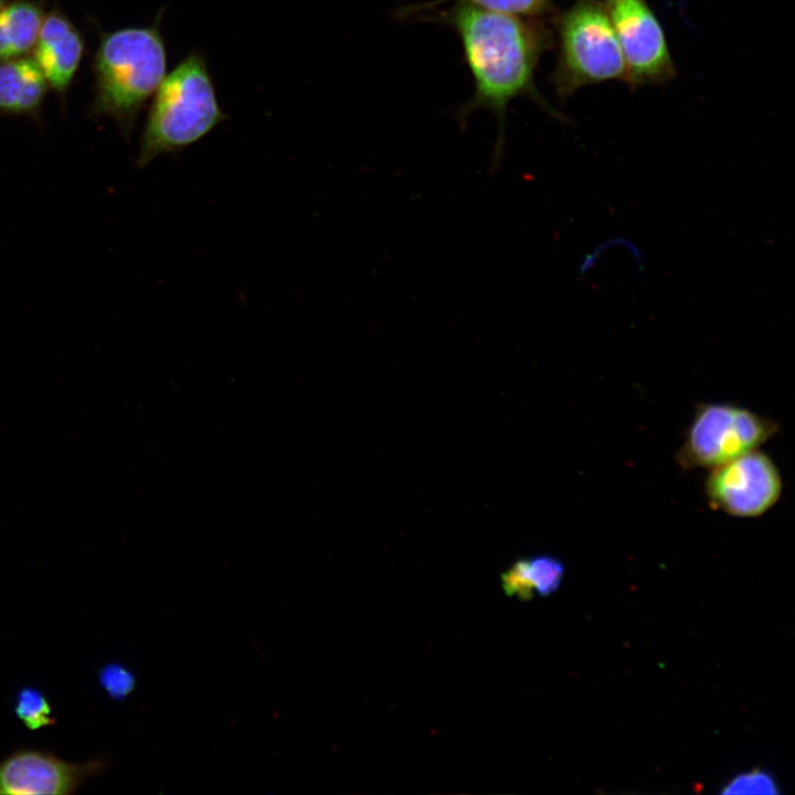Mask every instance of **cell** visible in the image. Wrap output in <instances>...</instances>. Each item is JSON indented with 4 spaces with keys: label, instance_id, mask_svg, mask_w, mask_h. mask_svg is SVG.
I'll return each instance as SVG.
<instances>
[{
    "label": "cell",
    "instance_id": "9c48e42d",
    "mask_svg": "<svg viewBox=\"0 0 795 795\" xmlns=\"http://www.w3.org/2000/svg\"><path fill=\"white\" fill-rule=\"evenodd\" d=\"M49 88L65 99L85 53L82 32L59 8L45 12L32 50Z\"/></svg>",
    "mask_w": 795,
    "mask_h": 795
},
{
    "label": "cell",
    "instance_id": "2e32d148",
    "mask_svg": "<svg viewBox=\"0 0 795 795\" xmlns=\"http://www.w3.org/2000/svg\"><path fill=\"white\" fill-rule=\"evenodd\" d=\"M474 7L519 17L533 18L542 13L550 0H460Z\"/></svg>",
    "mask_w": 795,
    "mask_h": 795
},
{
    "label": "cell",
    "instance_id": "8992f818",
    "mask_svg": "<svg viewBox=\"0 0 795 795\" xmlns=\"http://www.w3.org/2000/svg\"><path fill=\"white\" fill-rule=\"evenodd\" d=\"M706 481L709 504L739 518H754L780 499L782 478L774 462L753 449L713 468Z\"/></svg>",
    "mask_w": 795,
    "mask_h": 795
},
{
    "label": "cell",
    "instance_id": "7a4b0ae2",
    "mask_svg": "<svg viewBox=\"0 0 795 795\" xmlns=\"http://www.w3.org/2000/svg\"><path fill=\"white\" fill-rule=\"evenodd\" d=\"M160 10L152 24L102 32L93 57L89 115L109 117L128 136L166 76L167 50Z\"/></svg>",
    "mask_w": 795,
    "mask_h": 795
},
{
    "label": "cell",
    "instance_id": "5b68a950",
    "mask_svg": "<svg viewBox=\"0 0 795 795\" xmlns=\"http://www.w3.org/2000/svg\"><path fill=\"white\" fill-rule=\"evenodd\" d=\"M778 430L776 422L728 403L697 406L677 460L683 468H713L759 448Z\"/></svg>",
    "mask_w": 795,
    "mask_h": 795
},
{
    "label": "cell",
    "instance_id": "3957f363",
    "mask_svg": "<svg viewBox=\"0 0 795 795\" xmlns=\"http://www.w3.org/2000/svg\"><path fill=\"white\" fill-rule=\"evenodd\" d=\"M226 114L220 107L204 55H187L155 93L142 137L137 165L144 168L158 156L182 150L195 144Z\"/></svg>",
    "mask_w": 795,
    "mask_h": 795
},
{
    "label": "cell",
    "instance_id": "7c38bea8",
    "mask_svg": "<svg viewBox=\"0 0 795 795\" xmlns=\"http://www.w3.org/2000/svg\"><path fill=\"white\" fill-rule=\"evenodd\" d=\"M564 575L563 563L551 555H536L516 561L501 575L504 592L509 596L528 601L534 593L552 594Z\"/></svg>",
    "mask_w": 795,
    "mask_h": 795
},
{
    "label": "cell",
    "instance_id": "6da1fadb",
    "mask_svg": "<svg viewBox=\"0 0 795 795\" xmlns=\"http://www.w3.org/2000/svg\"><path fill=\"white\" fill-rule=\"evenodd\" d=\"M446 19L460 40L474 80V95L458 114L460 124L479 108L491 110L498 121L499 132L489 165V176H494L504 157L509 103L520 96L537 98L534 71L544 35L530 18L484 10L460 0Z\"/></svg>",
    "mask_w": 795,
    "mask_h": 795
},
{
    "label": "cell",
    "instance_id": "9a60e30c",
    "mask_svg": "<svg viewBox=\"0 0 795 795\" xmlns=\"http://www.w3.org/2000/svg\"><path fill=\"white\" fill-rule=\"evenodd\" d=\"M98 682L112 699L123 700L134 690L136 678L124 665L109 662L99 669Z\"/></svg>",
    "mask_w": 795,
    "mask_h": 795
},
{
    "label": "cell",
    "instance_id": "e0dca14e",
    "mask_svg": "<svg viewBox=\"0 0 795 795\" xmlns=\"http://www.w3.org/2000/svg\"><path fill=\"white\" fill-rule=\"evenodd\" d=\"M7 1H8V0H0V9L2 8V6H3Z\"/></svg>",
    "mask_w": 795,
    "mask_h": 795
},
{
    "label": "cell",
    "instance_id": "52a82bcc",
    "mask_svg": "<svg viewBox=\"0 0 795 795\" xmlns=\"http://www.w3.org/2000/svg\"><path fill=\"white\" fill-rule=\"evenodd\" d=\"M625 64V78L634 84L670 78L674 65L664 31L643 0H607Z\"/></svg>",
    "mask_w": 795,
    "mask_h": 795
},
{
    "label": "cell",
    "instance_id": "5bb4252c",
    "mask_svg": "<svg viewBox=\"0 0 795 795\" xmlns=\"http://www.w3.org/2000/svg\"><path fill=\"white\" fill-rule=\"evenodd\" d=\"M721 793L774 795L778 793V786L770 773L755 768L734 776L725 784Z\"/></svg>",
    "mask_w": 795,
    "mask_h": 795
},
{
    "label": "cell",
    "instance_id": "ba28073f",
    "mask_svg": "<svg viewBox=\"0 0 795 795\" xmlns=\"http://www.w3.org/2000/svg\"><path fill=\"white\" fill-rule=\"evenodd\" d=\"M104 768L102 760L71 763L51 752L20 749L0 761V794L68 795Z\"/></svg>",
    "mask_w": 795,
    "mask_h": 795
},
{
    "label": "cell",
    "instance_id": "4fadbf2b",
    "mask_svg": "<svg viewBox=\"0 0 795 795\" xmlns=\"http://www.w3.org/2000/svg\"><path fill=\"white\" fill-rule=\"evenodd\" d=\"M14 713L29 730L54 725L56 719L45 695L35 687L21 688L14 700Z\"/></svg>",
    "mask_w": 795,
    "mask_h": 795
},
{
    "label": "cell",
    "instance_id": "30bf717a",
    "mask_svg": "<svg viewBox=\"0 0 795 795\" xmlns=\"http://www.w3.org/2000/svg\"><path fill=\"white\" fill-rule=\"evenodd\" d=\"M49 89L32 56L0 61V115L40 120Z\"/></svg>",
    "mask_w": 795,
    "mask_h": 795
},
{
    "label": "cell",
    "instance_id": "8fae6325",
    "mask_svg": "<svg viewBox=\"0 0 795 795\" xmlns=\"http://www.w3.org/2000/svg\"><path fill=\"white\" fill-rule=\"evenodd\" d=\"M43 0H11L0 9V61L32 52L45 15Z\"/></svg>",
    "mask_w": 795,
    "mask_h": 795
},
{
    "label": "cell",
    "instance_id": "277c9868",
    "mask_svg": "<svg viewBox=\"0 0 795 795\" xmlns=\"http://www.w3.org/2000/svg\"><path fill=\"white\" fill-rule=\"evenodd\" d=\"M560 54L554 74L558 92L625 78V64L606 6L576 0L558 19Z\"/></svg>",
    "mask_w": 795,
    "mask_h": 795
}]
</instances>
